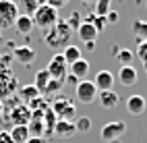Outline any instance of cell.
<instances>
[{
	"mask_svg": "<svg viewBox=\"0 0 147 143\" xmlns=\"http://www.w3.org/2000/svg\"><path fill=\"white\" fill-rule=\"evenodd\" d=\"M31 19H33V25L40 27V29H44V31L52 29V27L60 21V19H58V11H56V8H52L50 4H42V6L31 15Z\"/></svg>",
	"mask_w": 147,
	"mask_h": 143,
	"instance_id": "cell-2",
	"label": "cell"
},
{
	"mask_svg": "<svg viewBox=\"0 0 147 143\" xmlns=\"http://www.w3.org/2000/svg\"><path fill=\"white\" fill-rule=\"evenodd\" d=\"M56 114L52 108H46L42 114V122H44V137H54V127H56Z\"/></svg>",
	"mask_w": 147,
	"mask_h": 143,
	"instance_id": "cell-18",
	"label": "cell"
},
{
	"mask_svg": "<svg viewBox=\"0 0 147 143\" xmlns=\"http://www.w3.org/2000/svg\"><path fill=\"white\" fill-rule=\"evenodd\" d=\"M116 60H118L122 66H133V58H135V54L131 50H126V48H122V50H116Z\"/></svg>",
	"mask_w": 147,
	"mask_h": 143,
	"instance_id": "cell-24",
	"label": "cell"
},
{
	"mask_svg": "<svg viewBox=\"0 0 147 143\" xmlns=\"http://www.w3.org/2000/svg\"><path fill=\"white\" fill-rule=\"evenodd\" d=\"M50 79H52V77H50V73H48L46 69L37 71V73H35V83H33V87L44 95V89H46V85L50 83Z\"/></svg>",
	"mask_w": 147,
	"mask_h": 143,
	"instance_id": "cell-20",
	"label": "cell"
},
{
	"mask_svg": "<svg viewBox=\"0 0 147 143\" xmlns=\"http://www.w3.org/2000/svg\"><path fill=\"white\" fill-rule=\"evenodd\" d=\"M0 143H13L11 133H8V131H0Z\"/></svg>",
	"mask_w": 147,
	"mask_h": 143,
	"instance_id": "cell-33",
	"label": "cell"
},
{
	"mask_svg": "<svg viewBox=\"0 0 147 143\" xmlns=\"http://www.w3.org/2000/svg\"><path fill=\"white\" fill-rule=\"evenodd\" d=\"M77 35L81 37V42L89 44V42H95V40H97V29L93 27V23L83 21V23L79 25V29H77Z\"/></svg>",
	"mask_w": 147,
	"mask_h": 143,
	"instance_id": "cell-17",
	"label": "cell"
},
{
	"mask_svg": "<svg viewBox=\"0 0 147 143\" xmlns=\"http://www.w3.org/2000/svg\"><path fill=\"white\" fill-rule=\"evenodd\" d=\"M91 23H93V27H95V29H97V33H100V31H104V29H106V25H108L106 17H95V15H93V19H91Z\"/></svg>",
	"mask_w": 147,
	"mask_h": 143,
	"instance_id": "cell-30",
	"label": "cell"
},
{
	"mask_svg": "<svg viewBox=\"0 0 147 143\" xmlns=\"http://www.w3.org/2000/svg\"><path fill=\"white\" fill-rule=\"evenodd\" d=\"M40 91H37L35 87H33V85H23V87L21 89H19V98H21L23 102H31V100H35V98H40Z\"/></svg>",
	"mask_w": 147,
	"mask_h": 143,
	"instance_id": "cell-22",
	"label": "cell"
},
{
	"mask_svg": "<svg viewBox=\"0 0 147 143\" xmlns=\"http://www.w3.org/2000/svg\"><path fill=\"white\" fill-rule=\"evenodd\" d=\"M0 58H2V54H0Z\"/></svg>",
	"mask_w": 147,
	"mask_h": 143,
	"instance_id": "cell-43",
	"label": "cell"
},
{
	"mask_svg": "<svg viewBox=\"0 0 147 143\" xmlns=\"http://www.w3.org/2000/svg\"><path fill=\"white\" fill-rule=\"evenodd\" d=\"M71 35H73V29L66 25V21H58L52 29H48L44 42H46V46H50L56 50V48H62L64 44H68Z\"/></svg>",
	"mask_w": 147,
	"mask_h": 143,
	"instance_id": "cell-1",
	"label": "cell"
},
{
	"mask_svg": "<svg viewBox=\"0 0 147 143\" xmlns=\"http://www.w3.org/2000/svg\"><path fill=\"white\" fill-rule=\"evenodd\" d=\"M137 56H139V60H143V64L147 62V42L139 44V48H137Z\"/></svg>",
	"mask_w": 147,
	"mask_h": 143,
	"instance_id": "cell-31",
	"label": "cell"
},
{
	"mask_svg": "<svg viewBox=\"0 0 147 143\" xmlns=\"http://www.w3.org/2000/svg\"><path fill=\"white\" fill-rule=\"evenodd\" d=\"M42 4H46V0H21L23 11H25V15H29V17H31Z\"/></svg>",
	"mask_w": 147,
	"mask_h": 143,
	"instance_id": "cell-25",
	"label": "cell"
},
{
	"mask_svg": "<svg viewBox=\"0 0 147 143\" xmlns=\"http://www.w3.org/2000/svg\"><path fill=\"white\" fill-rule=\"evenodd\" d=\"M46 71L50 73V77H52V79L62 81V83H64L66 75H68V64H66V60L62 58V54L52 56L50 62H48V66H46Z\"/></svg>",
	"mask_w": 147,
	"mask_h": 143,
	"instance_id": "cell-6",
	"label": "cell"
},
{
	"mask_svg": "<svg viewBox=\"0 0 147 143\" xmlns=\"http://www.w3.org/2000/svg\"><path fill=\"white\" fill-rule=\"evenodd\" d=\"M62 58L66 60V64H73V62H77L79 58H83L81 56V48H77V46H66L64 48V52H62Z\"/></svg>",
	"mask_w": 147,
	"mask_h": 143,
	"instance_id": "cell-21",
	"label": "cell"
},
{
	"mask_svg": "<svg viewBox=\"0 0 147 143\" xmlns=\"http://www.w3.org/2000/svg\"><path fill=\"white\" fill-rule=\"evenodd\" d=\"M66 81L71 83V85H75V87H77V83H79V79H77V77H73V75H66Z\"/></svg>",
	"mask_w": 147,
	"mask_h": 143,
	"instance_id": "cell-36",
	"label": "cell"
},
{
	"mask_svg": "<svg viewBox=\"0 0 147 143\" xmlns=\"http://www.w3.org/2000/svg\"><path fill=\"white\" fill-rule=\"evenodd\" d=\"M46 4H50L52 8L58 11V8H62L64 4H68V0H46Z\"/></svg>",
	"mask_w": 147,
	"mask_h": 143,
	"instance_id": "cell-32",
	"label": "cell"
},
{
	"mask_svg": "<svg viewBox=\"0 0 147 143\" xmlns=\"http://www.w3.org/2000/svg\"><path fill=\"white\" fill-rule=\"evenodd\" d=\"M126 133V125L122 120H112V122H108V125L102 127V139L106 143H112V141H118L122 135Z\"/></svg>",
	"mask_w": 147,
	"mask_h": 143,
	"instance_id": "cell-7",
	"label": "cell"
},
{
	"mask_svg": "<svg viewBox=\"0 0 147 143\" xmlns=\"http://www.w3.org/2000/svg\"><path fill=\"white\" fill-rule=\"evenodd\" d=\"M19 17V6L13 0H0V29H11Z\"/></svg>",
	"mask_w": 147,
	"mask_h": 143,
	"instance_id": "cell-4",
	"label": "cell"
},
{
	"mask_svg": "<svg viewBox=\"0 0 147 143\" xmlns=\"http://www.w3.org/2000/svg\"><path fill=\"white\" fill-rule=\"evenodd\" d=\"M50 108H52V112L56 114L58 120H73V118L77 116L75 104H73V100H68L66 95H64V98H56Z\"/></svg>",
	"mask_w": 147,
	"mask_h": 143,
	"instance_id": "cell-3",
	"label": "cell"
},
{
	"mask_svg": "<svg viewBox=\"0 0 147 143\" xmlns=\"http://www.w3.org/2000/svg\"><path fill=\"white\" fill-rule=\"evenodd\" d=\"M143 66H145V71H147V62H145V64H143Z\"/></svg>",
	"mask_w": 147,
	"mask_h": 143,
	"instance_id": "cell-41",
	"label": "cell"
},
{
	"mask_svg": "<svg viewBox=\"0 0 147 143\" xmlns=\"http://www.w3.org/2000/svg\"><path fill=\"white\" fill-rule=\"evenodd\" d=\"M25 143H46V139L44 137H29Z\"/></svg>",
	"mask_w": 147,
	"mask_h": 143,
	"instance_id": "cell-35",
	"label": "cell"
},
{
	"mask_svg": "<svg viewBox=\"0 0 147 143\" xmlns=\"http://www.w3.org/2000/svg\"><path fill=\"white\" fill-rule=\"evenodd\" d=\"M97 100H100L102 108H106V110H110V108H116V106H118V102H120L118 93H116L114 89H108V91H100V93H97Z\"/></svg>",
	"mask_w": 147,
	"mask_h": 143,
	"instance_id": "cell-14",
	"label": "cell"
},
{
	"mask_svg": "<svg viewBox=\"0 0 147 143\" xmlns=\"http://www.w3.org/2000/svg\"><path fill=\"white\" fill-rule=\"evenodd\" d=\"M81 2H85V4H91V2H95V0H81Z\"/></svg>",
	"mask_w": 147,
	"mask_h": 143,
	"instance_id": "cell-39",
	"label": "cell"
},
{
	"mask_svg": "<svg viewBox=\"0 0 147 143\" xmlns=\"http://www.w3.org/2000/svg\"><path fill=\"white\" fill-rule=\"evenodd\" d=\"M8 116H11L13 125H29L31 110L27 108V104H17L15 108H8Z\"/></svg>",
	"mask_w": 147,
	"mask_h": 143,
	"instance_id": "cell-8",
	"label": "cell"
},
{
	"mask_svg": "<svg viewBox=\"0 0 147 143\" xmlns=\"http://www.w3.org/2000/svg\"><path fill=\"white\" fill-rule=\"evenodd\" d=\"M54 135H56V137L71 139L73 135H77V131H75V122H73V120H56Z\"/></svg>",
	"mask_w": 147,
	"mask_h": 143,
	"instance_id": "cell-13",
	"label": "cell"
},
{
	"mask_svg": "<svg viewBox=\"0 0 147 143\" xmlns=\"http://www.w3.org/2000/svg\"><path fill=\"white\" fill-rule=\"evenodd\" d=\"M106 21H108V23H116V21H118V13H116V11H110V13L106 15Z\"/></svg>",
	"mask_w": 147,
	"mask_h": 143,
	"instance_id": "cell-34",
	"label": "cell"
},
{
	"mask_svg": "<svg viewBox=\"0 0 147 143\" xmlns=\"http://www.w3.org/2000/svg\"><path fill=\"white\" fill-rule=\"evenodd\" d=\"M75 93H77V100H79L81 104H93L97 100V93H100V91H97V87L93 85V81L83 79V81L77 83Z\"/></svg>",
	"mask_w": 147,
	"mask_h": 143,
	"instance_id": "cell-5",
	"label": "cell"
},
{
	"mask_svg": "<svg viewBox=\"0 0 147 143\" xmlns=\"http://www.w3.org/2000/svg\"><path fill=\"white\" fill-rule=\"evenodd\" d=\"M8 133H11V139H13V143H25V141L29 139L27 125H13Z\"/></svg>",
	"mask_w": 147,
	"mask_h": 143,
	"instance_id": "cell-19",
	"label": "cell"
},
{
	"mask_svg": "<svg viewBox=\"0 0 147 143\" xmlns=\"http://www.w3.org/2000/svg\"><path fill=\"white\" fill-rule=\"evenodd\" d=\"M13 58L19 64H23V66H31L35 62V50H33V48H29V46H19V48H15Z\"/></svg>",
	"mask_w": 147,
	"mask_h": 143,
	"instance_id": "cell-9",
	"label": "cell"
},
{
	"mask_svg": "<svg viewBox=\"0 0 147 143\" xmlns=\"http://www.w3.org/2000/svg\"><path fill=\"white\" fill-rule=\"evenodd\" d=\"M110 2L112 0H95V17H106L110 13Z\"/></svg>",
	"mask_w": 147,
	"mask_h": 143,
	"instance_id": "cell-26",
	"label": "cell"
},
{
	"mask_svg": "<svg viewBox=\"0 0 147 143\" xmlns=\"http://www.w3.org/2000/svg\"><path fill=\"white\" fill-rule=\"evenodd\" d=\"M133 33L139 42H147V21H141V19H137L133 23Z\"/></svg>",
	"mask_w": 147,
	"mask_h": 143,
	"instance_id": "cell-23",
	"label": "cell"
},
{
	"mask_svg": "<svg viewBox=\"0 0 147 143\" xmlns=\"http://www.w3.org/2000/svg\"><path fill=\"white\" fill-rule=\"evenodd\" d=\"M93 85L97 87V91H108V89H112V85H114V75L110 71H100L95 75V79H93Z\"/></svg>",
	"mask_w": 147,
	"mask_h": 143,
	"instance_id": "cell-12",
	"label": "cell"
},
{
	"mask_svg": "<svg viewBox=\"0 0 147 143\" xmlns=\"http://www.w3.org/2000/svg\"><path fill=\"white\" fill-rule=\"evenodd\" d=\"M87 73H89V60H85V58H79L77 62L68 64V75L77 77L79 81H83V77H87Z\"/></svg>",
	"mask_w": 147,
	"mask_h": 143,
	"instance_id": "cell-15",
	"label": "cell"
},
{
	"mask_svg": "<svg viewBox=\"0 0 147 143\" xmlns=\"http://www.w3.org/2000/svg\"><path fill=\"white\" fill-rule=\"evenodd\" d=\"M147 110V102L141 93H133L129 100H126V112L133 114V116H139Z\"/></svg>",
	"mask_w": 147,
	"mask_h": 143,
	"instance_id": "cell-10",
	"label": "cell"
},
{
	"mask_svg": "<svg viewBox=\"0 0 147 143\" xmlns=\"http://www.w3.org/2000/svg\"><path fill=\"white\" fill-rule=\"evenodd\" d=\"M112 143H118V141H112Z\"/></svg>",
	"mask_w": 147,
	"mask_h": 143,
	"instance_id": "cell-42",
	"label": "cell"
},
{
	"mask_svg": "<svg viewBox=\"0 0 147 143\" xmlns=\"http://www.w3.org/2000/svg\"><path fill=\"white\" fill-rule=\"evenodd\" d=\"M15 29H17V33H21V35H29L33 29H35V25H33V19L29 17V15H21L19 13V17H17V21H15Z\"/></svg>",
	"mask_w": 147,
	"mask_h": 143,
	"instance_id": "cell-11",
	"label": "cell"
},
{
	"mask_svg": "<svg viewBox=\"0 0 147 143\" xmlns=\"http://www.w3.org/2000/svg\"><path fill=\"white\" fill-rule=\"evenodd\" d=\"M75 131L77 133H89L91 131V118H87V116L77 118L75 120Z\"/></svg>",
	"mask_w": 147,
	"mask_h": 143,
	"instance_id": "cell-27",
	"label": "cell"
},
{
	"mask_svg": "<svg viewBox=\"0 0 147 143\" xmlns=\"http://www.w3.org/2000/svg\"><path fill=\"white\" fill-rule=\"evenodd\" d=\"M2 116H4V102L0 100V118H2Z\"/></svg>",
	"mask_w": 147,
	"mask_h": 143,
	"instance_id": "cell-37",
	"label": "cell"
},
{
	"mask_svg": "<svg viewBox=\"0 0 147 143\" xmlns=\"http://www.w3.org/2000/svg\"><path fill=\"white\" fill-rule=\"evenodd\" d=\"M118 81H120V85H124V87H133L137 83V69L135 66H120Z\"/></svg>",
	"mask_w": 147,
	"mask_h": 143,
	"instance_id": "cell-16",
	"label": "cell"
},
{
	"mask_svg": "<svg viewBox=\"0 0 147 143\" xmlns=\"http://www.w3.org/2000/svg\"><path fill=\"white\" fill-rule=\"evenodd\" d=\"M81 23H83V21H81V15L77 13V11H75L71 17H68V21H66V25L71 27L73 31H77V29H79V25H81Z\"/></svg>",
	"mask_w": 147,
	"mask_h": 143,
	"instance_id": "cell-29",
	"label": "cell"
},
{
	"mask_svg": "<svg viewBox=\"0 0 147 143\" xmlns=\"http://www.w3.org/2000/svg\"><path fill=\"white\" fill-rule=\"evenodd\" d=\"M62 87V81H56V79H50V83L46 85V89H44V95H54L58 93Z\"/></svg>",
	"mask_w": 147,
	"mask_h": 143,
	"instance_id": "cell-28",
	"label": "cell"
},
{
	"mask_svg": "<svg viewBox=\"0 0 147 143\" xmlns=\"http://www.w3.org/2000/svg\"><path fill=\"white\" fill-rule=\"evenodd\" d=\"M87 46V50H93V48H95V42H89V44H85Z\"/></svg>",
	"mask_w": 147,
	"mask_h": 143,
	"instance_id": "cell-38",
	"label": "cell"
},
{
	"mask_svg": "<svg viewBox=\"0 0 147 143\" xmlns=\"http://www.w3.org/2000/svg\"><path fill=\"white\" fill-rule=\"evenodd\" d=\"M0 42H2V29H0Z\"/></svg>",
	"mask_w": 147,
	"mask_h": 143,
	"instance_id": "cell-40",
	"label": "cell"
}]
</instances>
